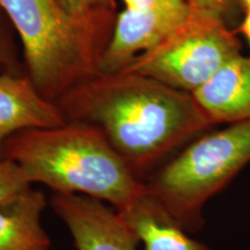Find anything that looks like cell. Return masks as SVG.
<instances>
[{
  "mask_svg": "<svg viewBox=\"0 0 250 250\" xmlns=\"http://www.w3.org/2000/svg\"><path fill=\"white\" fill-rule=\"evenodd\" d=\"M88 5L93 9H109V11H111L112 0H88Z\"/></svg>",
  "mask_w": 250,
  "mask_h": 250,
  "instance_id": "e0dca14e",
  "label": "cell"
},
{
  "mask_svg": "<svg viewBox=\"0 0 250 250\" xmlns=\"http://www.w3.org/2000/svg\"><path fill=\"white\" fill-rule=\"evenodd\" d=\"M45 196L27 189L0 204V250H49L51 241L41 225Z\"/></svg>",
  "mask_w": 250,
  "mask_h": 250,
  "instance_id": "8fae6325",
  "label": "cell"
},
{
  "mask_svg": "<svg viewBox=\"0 0 250 250\" xmlns=\"http://www.w3.org/2000/svg\"><path fill=\"white\" fill-rule=\"evenodd\" d=\"M56 103L66 121L101 131L142 181L162 158L214 125L192 93L129 71L96 74Z\"/></svg>",
  "mask_w": 250,
  "mask_h": 250,
  "instance_id": "6da1fadb",
  "label": "cell"
},
{
  "mask_svg": "<svg viewBox=\"0 0 250 250\" xmlns=\"http://www.w3.org/2000/svg\"><path fill=\"white\" fill-rule=\"evenodd\" d=\"M242 8L246 11H250V0H241Z\"/></svg>",
  "mask_w": 250,
  "mask_h": 250,
  "instance_id": "ac0fdd59",
  "label": "cell"
},
{
  "mask_svg": "<svg viewBox=\"0 0 250 250\" xmlns=\"http://www.w3.org/2000/svg\"><path fill=\"white\" fill-rule=\"evenodd\" d=\"M66 123L57 103L44 98L29 78L0 74V155L4 143L15 133Z\"/></svg>",
  "mask_w": 250,
  "mask_h": 250,
  "instance_id": "ba28073f",
  "label": "cell"
},
{
  "mask_svg": "<svg viewBox=\"0 0 250 250\" xmlns=\"http://www.w3.org/2000/svg\"><path fill=\"white\" fill-rule=\"evenodd\" d=\"M239 31L246 37L250 45V11H246L245 18L242 19L241 23H240Z\"/></svg>",
  "mask_w": 250,
  "mask_h": 250,
  "instance_id": "2e32d148",
  "label": "cell"
},
{
  "mask_svg": "<svg viewBox=\"0 0 250 250\" xmlns=\"http://www.w3.org/2000/svg\"><path fill=\"white\" fill-rule=\"evenodd\" d=\"M68 14L78 19H88L95 17L109 9H93L88 5V0H58Z\"/></svg>",
  "mask_w": 250,
  "mask_h": 250,
  "instance_id": "5bb4252c",
  "label": "cell"
},
{
  "mask_svg": "<svg viewBox=\"0 0 250 250\" xmlns=\"http://www.w3.org/2000/svg\"><path fill=\"white\" fill-rule=\"evenodd\" d=\"M250 164V120L202 137L145 182L146 191L188 233L205 224L204 208Z\"/></svg>",
  "mask_w": 250,
  "mask_h": 250,
  "instance_id": "277c9868",
  "label": "cell"
},
{
  "mask_svg": "<svg viewBox=\"0 0 250 250\" xmlns=\"http://www.w3.org/2000/svg\"><path fill=\"white\" fill-rule=\"evenodd\" d=\"M0 158L17 162L30 184L92 197L117 211L145 190V182L104 134L88 124L67 122L51 129L21 131L4 143Z\"/></svg>",
  "mask_w": 250,
  "mask_h": 250,
  "instance_id": "7a4b0ae2",
  "label": "cell"
},
{
  "mask_svg": "<svg viewBox=\"0 0 250 250\" xmlns=\"http://www.w3.org/2000/svg\"><path fill=\"white\" fill-rule=\"evenodd\" d=\"M31 184L17 162L0 158V204L29 189Z\"/></svg>",
  "mask_w": 250,
  "mask_h": 250,
  "instance_id": "7c38bea8",
  "label": "cell"
},
{
  "mask_svg": "<svg viewBox=\"0 0 250 250\" xmlns=\"http://www.w3.org/2000/svg\"><path fill=\"white\" fill-rule=\"evenodd\" d=\"M0 8L18 31L29 79L44 98L56 102L98 74L110 12L78 19L58 0H0Z\"/></svg>",
  "mask_w": 250,
  "mask_h": 250,
  "instance_id": "3957f363",
  "label": "cell"
},
{
  "mask_svg": "<svg viewBox=\"0 0 250 250\" xmlns=\"http://www.w3.org/2000/svg\"><path fill=\"white\" fill-rule=\"evenodd\" d=\"M190 13L187 0H170L149 7H125L98 62V74L123 71L139 55L158 45Z\"/></svg>",
  "mask_w": 250,
  "mask_h": 250,
  "instance_id": "8992f818",
  "label": "cell"
},
{
  "mask_svg": "<svg viewBox=\"0 0 250 250\" xmlns=\"http://www.w3.org/2000/svg\"><path fill=\"white\" fill-rule=\"evenodd\" d=\"M117 212L143 243V250H211L192 239L146 188L138 198Z\"/></svg>",
  "mask_w": 250,
  "mask_h": 250,
  "instance_id": "30bf717a",
  "label": "cell"
},
{
  "mask_svg": "<svg viewBox=\"0 0 250 250\" xmlns=\"http://www.w3.org/2000/svg\"><path fill=\"white\" fill-rule=\"evenodd\" d=\"M212 123L250 120V56L237 55L192 93Z\"/></svg>",
  "mask_w": 250,
  "mask_h": 250,
  "instance_id": "9c48e42d",
  "label": "cell"
},
{
  "mask_svg": "<svg viewBox=\"0 0 250 250\" xmlns=\"http://www.w3.org/2000/svg\"><path fill=\"white\" fill-rule=\"evenodd\" d=\"M190 7L219 19L227 26L236 20L241 0H187Z\"/></svg>",
  "mask_w": 250,
  "mask_h": 250,
  "instance_id": "4fadbf2b",
  "label": "cell"
},
{
  "mask_svg": "<svg viewBox=\"0 0 250 250\" xmlns=\"http://www.w3.org/2000/svg\"><path fill=\"white\" fill-rule=\"evenodd\" d=\"M103 203L77 193H56L51 205L77 250H138L136 234L112 206Z\"/></svg>",
  "mask_w": 250,
  "mask_h": 250,
  "instance_id": "52a82bcc",
  "label": "cell"
},
{
  "mask_svg": "<svg viewBox=\"0 0 250 250\" xmlns=\"http://www.w3.org/2000/svg\"><path fill=\"white\" fill-rule=\"evenodd\" d=\"M241 45L229 26L190 7L188 18L123 71L152 78L173 88L193 93L230 59Z\"/></svg>",
  "mask_w": 250,
  "mask_h": 250,
  "instance_id": "5b68a950",
  "label": "cell"
},
{
  "mask_svg": "<svg viewBox=\"0 0 250 250\" xmlns=\"http://www.w3.org/2000/svg\"><path fill=\"white\" fill-rule=\"evenodd\" d=\"M170 1V0H123L125 7L137 8V7H149L164 2Z\"/></svg>",
  "mask_w": 250,
  "mask_h": 250,
  "instance_id": "9a60e30c",
  "label": "cell"
}]
</instances>
